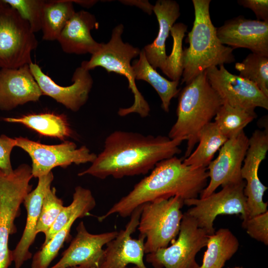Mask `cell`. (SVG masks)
<instances>
[{"label":"cell","instance_id":"cell-1","mask_svg":"<svg viewBox=\"0 0 268 268\" xmlns=\"http://www.w3.org/2000/svg\"><path fill=\"white\" fill-rule=\"evenodd\" d=\"M183 139L163 135H145L140 133L115 131L104 141L103 150L91 166L78 173L104 179L144 175L158 162L180 154Z\"/></svg>","mask_w":268,"mask_h":268},{"label":"cell","instance_id":"cell-2","mask_svg":"<svg viewBox=\"0 0 268 268\" xmlns=\"http://www.w3.org/2000/svg\"><path fill=\"white\" fill-rule=\"evenodd\" d=\"M208 179L206 168L186 165L176 156L163 160L98 220L103 221L115 214L130 216L139 206L158 199L178 196L184 201L197 198L207 186Z\"/></svg>","mask_w":268,"mask_h":268},{"label":"cell","instance_id":"cell-3","mask_svg":"<svg viewBox=\"0 0 268 268\" xmlns=\"http://www.w3.org/2000/svg\"><path fill=\"white\" fill-rule=\"evenodd\" d=\"M210 0H193L195 19L185 39L188 48L183 49L181 84L190 83L212 67L235 61L233 49L222 44L211 20Z\"/></svg>","mask_w":268,"mask_h":268},{"label":"cell","instance_id":"cell-4","mask_svg":"<svg viewBox=\"0 0 268 268\" xmlns=\"http://www.w3.org/2000/svg\"><path fill=\"white\" fill-rule=\"evenodd\" d=\"M222 104L221 99L208 82L205 71L180 91L177 120L168 137L187 141L184 159L194 150L200 131L211 122Z\"/></svg>","mask_w":268,"mask_h":268},{"label":"cell","instance_id":"cell-5","mask_svg":"<svg viewBox=\"0 0 268 268\" xmlns=\"http://www.w3.org/2000/svg\"><path fill=\"white\" fill-rule=\"evenodd\" d=\"M124 26L122 24L116 26L112 30L110 40L102 43L100 49L91 55L89 61H83L81 64L88 70L100 67L108 72H113L124 76L128 80L129 88L134 96V103L126 108H120L118 114L121 117L132 113H136L141 118L148 116L149 105L138 90L132 66L131 61L139 56L141 50L127 42H124L122 34Z\"/></svg>","mask_w":268,"mask_h":268},{"label":"cell","instance_id":"cell-6","mask_svg":"<svg viewBox=\"0 0 268 268\" xmlns=\"http://www.w3.org/2000/svg\"><path fill=\"white\" fill-rule=\"evenodd\" d=\"M32 177L31 167L26 164L10 174L0 169V268H8L13 262L8 239L17 231L14 221L20 215L25 197L32 191Z\"/></svg>","mask_w":268,"mask_h":268},{"label":"cell","instance_id":"cell-7","mask_svg":"<svg viewBox=\"0 0 268 268\" xmlns=\"http://www.w3.org/2000/svg\"><path fill=\"white\" fill-rule=\"evenodd\" d=\"M184 200L175 196L143 204L137 229L145 237V254L167 247L178 236Z\"/></svg>","mask_w":268,"mask_h":268},{"label":"cell","instance_id":"cell-8","mask_svg":"<svg viewBox=\"0 0 268 268\" xmlns=\"http://www.w3.org/2000/svg\"><path fill=\"white\" fill-rule=\"evenodd\" d=\"M38 42L28 22L0 0V67L16 68L32 63Z\"/></svg>","mask_w":268,"mask_h":268},{"label":"cell","instance_id":"cell-9","mask_svg":"<svg viewBox=\"0 0 268 268\" xmlns=\"http://www.w3.org/2000/svg\"><path fill=\"white\" fill-rule=\"evenodd\" d=\"M245 186L243 180L225 185L220 191L205 198L186 200L184 205L191 206L186 212L208 235L215 231L214 221L218 215L240 214L242 220L245 219L248 217V211Z\"/></svg>","mask_w":268,"mask_h":268},{"label":"cell","instance_id":"cell-10","mask_svg":"<svg viewBox=\"0 0 268 268\" xmlns=\"http://www.w3.org/2000/svg\"><path fill=\"white\" fill-rule=\"evenodd\" d=\"M207 233L195 220L183 213L178 238L170 246L147 254L146 261L154 268H199L196 255L206 247Z\"/></svg>","mask_w":268,"mask_h":268},{"label":"cell","instance_id":"cell-11","mask_svg":"<svg viewBox=\"0 0 268 268\" xmlns=\"http://www.w3.org/2000/svg\"><path fill=\"white\" fill-rule=\"evenodd\" d=\"M15 139L16 146L22 148L31 157L32 174L35 178L48 174L56 167L66 168L72 163H92L97 156L86 146L77 148L75 143L69 141L47 145L23 137Z\"/></svg>","mask_w":268,"mask_h":268},{"label":"cell","instance_id":"cell-12","mask_svg":"<svg viewBox=\"0 0 268 268\" xmlns=\"http://www.w3.org/2000/svg\"><path fill=\"white\" fill-rule=\"evenodd\" d=\"M211 86L222 103L247 110L257 107L268 109V97L251 81L229 72L224 65L205 70Z\"/></svg>","mask_w":268,"mask_h":268},{"label":"cell","instance_id":"cell-13","mask_svg":"<svg viewBox=\"0 0 268 268\" xmlns=\"http://www.w3.org/2000/svg\"><path fill=\"white\" fill-rule=\"evenodd\" d=\"M268 150V130H255L249 138V147L241 171V178L245 182L244 192L247 199V218L268 211V203L263 200L268 187L258 176L260 164L266 158Z\"/></svg>","mask_w":268,"mask_h":268},{"label":"cell","instance_id":"cell-14","mask_svg":"<svg viewBox=\"0 0 268 268\" xmlns=\"http://www.w3.org/2000/svg\"><path fill=\"white\" fill-rule=\"evenodd\" d=\"M248 147L249 138L244 131L227 140L206 168L210 180L200 194L201 198L209 196L220 186L243 180L241 171Z\"/></svg>","mask_w":268,"mask_h":268},{"label":"cell","instance_id":"cell-15","mask_svg":"<svg viewBox=\"0 0 268 268\" xmlns=\"http://www.w3.org/2000/svg\"><path fill=\"white\" fill-rule=\"evenodd\" d=\"M142 206L134 210L125 228L107 244L99 268H126L130 264L148 268L143 260L145 236L140 234L137 239L132 237L137 228Z\"/></svg>","mask_w":268,"mask_h":268},{"label":"cell","instance_id":"cell-16","mask_svg":"<svg viewBox=\"0 0 268 268\" xmlns=\"http://www.w3.org/2000/svg\"><path fill=\"white\" fill-rule=\"evenodd\" d=\"M76 234L60 260L49 268H69L83 266L99 268L104 249L103 247L117 236V231L100 234L89 233L83 221L76 228Z\"/></svg>","mask_w":268,"mask_h":268},{"label":"cell","instance_id":"cell-17","mask_svg":"<svg viewBox=\"0 0 268 268\" xmlns=\"http://www.w3.org/2000/svg\"><path fill=\"white\" fill-rule=\"evenodd\" d=\"M29 65L43 95L52 97L73 112L78 111L86 103L93 81L89 71L81 64L73 74V83L67 86L56 83L37 64L32 62Z\"/></svg>","mask_w":268,"mask_h":268},{"label":"cell","instance_id":"cell-18","mask_svg":"<svg viewBox=\"0 0 268 268\" xmlns=\"http://www.w3.org/2000/svg\"><path fill=\"white\" fill-rule=\"evenodd\" d=\"M216 33L221 43L233 50L244 48L268 57V21L240 15L225 21Z\"/></svg>","mask_w":268,"mask_h":268},{"label":"cell","instance_id":"cell-19","mask_svg":"<svg viewBox=\"0 0 268 268\" xmlns=\"http://www.w3.org/2000/svg\"><path fill=\"white\" fill-rule=\"evenodd\" d=\"M42 91L29 67L0 70V109L10 110L29 102L39 100Z\"/></svg>","mask_w":268,"mask_h":268},{"label":"cell","instance_id":"cell-20","mask_svg":"<svg viewBox=\"0 0 268 268\" xmlns=\"http://www.w3.org/2000/svg\"><path fill=\"white\" fill-rule=\"evenodd\" d=\"M53 179L52 171L39 177L37 187L24 198L23 203L27 211L26 224L20 240L11 250L14 268H21L25 262L32 258V254L29 249L37 234L36 226L44 196L47 190L51 188Z\"/></svg>","mask_w":268,"mask_h":268},{"label":"cell","instance_id":"cell-21","mask_svg":"<svg viewBox=\"0 0 268 268\" xmlns=\"http://www.w3.org/2000/svg\"><path fill=\"white\" fill-rule=\"evenodd\" d=\"M98 23L92 13L81 10L75 12L68 20L57 40L67 54L93 55L101 47L102 43L96 41L91 31L98 28Z\"/></svg>","mask_w":268,"mask_h":268},{"label":"cell","instance_id":"cell-22","mask_svg":"<svg viewBox=\"0 0 268 268\" xmlns=\"http://www.w3.org/2000/svg\"><path fill=\"white\" fill-rule=\"evenodd\" d=\"M153 12L156 16L159 30L152 43L143 48L149 64L155 69L163 72L168 56L166 52V42L171 29L180 15V6L173 0H158L153 5Z\"/></svg>","mask_w":268,"mask_h":268},{"label":"cell","instance_id":"cell-23","mask_svg":"<svg viewBox=\"0 0 268 268\" xmlns=\"http://www.w3.org/2000/svg\"><path fill=\"white\" fill-rule=\"evenodd\" d=\"M138 56V59L134 60L132 64L135 79L148 83L159 96L162 109L168 112L172 99L177 97L180 91L178 88L179 81L169 80L161 76L149 64L143 49Z\"/></svg>","mask_w":268,"mask_h":268},{"label":"cell","instance_id":"cell-24","mask_svg":"<svg viewBox=\"0 0 268 268\" xmlns=\"http://www.w3.org/2000/svg\"><path fill=\"white\" fill-rule=\"evenodd\" d=\"M201 265L199 268H222L237 252L239 242L228 228H220L208 235Z\"/></svg>","mask_w":268,"mask_h":268},{"label":"cell","instance_id":"cell-25","mask_svg":"<svg viewBox=\"0 0 268 268\" xmlns=\"http://www.w3.org/2000/svg\"><path fill=\"white\" fill-rule=\"evenodd\" d=\"M228 139L221 133L214 122H211L200 131L199 144L183 163L194 168H207L216 152Z\"/></svg>","mask_w":268,"mask_h":268},{"label":"cell","instance_id":"cell-26","mask_svg":"<svg viewBox=\"0 0 268 268\" xmlns=\"http://www.w3.org/2000/svg\"><path fill=\"white\" fill-rule=\"evenodd\" d=\"M9 123L22 124L42 135L64 140L72 134L66 117L54 113L29 114L18 118H5Z\"/></svg>","mask_w":268,"mask_h":268},{"label":"cell","instance_id":"cell-27","mask_svg":"<svg viewBox=\"0 0 268 268\" xmlns=\"http://www.w3.org/2000/svg\"><path fill=\"white\" fill-rule=\"evenodd\" d=\"M75 12L72 0H45L41 18L43 39L57 40L65 25Z\"/></svg>","mask_w":268,"mask_h":268},{"label":"cell","instance_id":"cell-28","mask_svg":"<svg viewBox=\"0 0 268 268\" xmlns=\"http://www.w3.org/2000/svg\"><path fill=\"white\" fill-rule=\"evenodd\" d=\"M95 206L96 201L91 191L81 186L76 187L71 203L63 207L52 227L45 234L42 246L47 243L71 219L74 217L81 218L88 215Z\"/></svg>","mask_w":268,"mask_h":268},{"label":"cell","instance_id":"cell-29","mask_svg":"<svg viewBox=\"0 0 268 268\" xmlns=\"http://www.w3.org/2000/svg\"><path fill=\"white\" fill-rule=\"evenodd\" d=\"M256 117L255 110L222 103L214 118V122L221 133L229 139L244 131V128Z\"/></svg>","mask_w":268,"mask_h":268},{"label":"cell","instance_id":"cell-30","mask_svg":"<svg viewBox=\"0 0 268 268\" xmlns=\"http://www.w3.org/2000/svg\"><path fill=\"white\" fill-rule=\"evenodd\" d=\"M235 68L239 72V76L256 84L268 97V56L252 53L242 62L236 63Z\"/></svg>","mask_w":268,"mask_h":268},{"label":"cell","instance_id":"cell-31","mask_svg":"<svg viewBox=\"0 0 268 268\" xmlns=\"http://www.w3.org/2000/svg\"><path fill=\"white\" fill-rule=\"evenodd\" d=\"M187 28V25L179 22L175 23L170 31L173 39L172 50L167 57L162 72L172 81H180L182 77L183 71V40Z\"/></svg>","mask_w":268,"mask_h":268},{"label":"cell","instance_id":"cell-32","mask_svg":"<svg viewBox=\"0 0 268 268\" xmlns=\"http://www.w3.org/2000/svg\"><path fill=\"white\" fill-rule=\"evenodd\" d=\"M63 200L56 195L55 188H49L44 196L36 226V233L45 234L52 227L64 206Z\"/></svg>","mask_w":268,"mask_h":268},{"label":"cell","instance_id":"cell-33","mask_svg":"<svg viewBox=\"0 0 268 268\" xmlns=\"http://www.w3.org/2000/svg\"><path fill=\"white\" fill-rule=\"evenodd\" d=\"M14 9L29 24L35 33L41 29V18L45 0H2Z\"/></svg>","mask_w":268,"mask_h":268},{"label":"cell","instance_id":"cell-34","mask_svg":"<svg viewBox=\"0 0 268 268\" xmlns=\"http://www.w3.org/2000/svg\"><path fill=\"white\" fill-rule=\"evenodd\" d=\"M242 220V227L251 238L268 245V211Z\"/></svg>","mask_w":268,"mask_h":268},{"label":"cell","instance_id":"cell-35","mask_svg":"<svg viewBox=\"0 0 268 268\" xmlns=\"http://www.w3.org/2000/svg\"><path fill=\"white\" fill-rule=\"evenodd\" d=\"M16 146V140L4 134L0 135V169L6 174L13 171L10 162V154Z\"/></svg>","mask_w":268,"mask_h":268},{"label":"cell","instance_id":"cell-36","mask_svg":"<svg viewBox=\"0 0 268 268\" xmlns=\"http://www.w3.org/2000/svg\"><path fill=\"white\" fill-rule=\"evenodd\" d=\"M237 3L244 7L251 9L257 20L268 21V0H238Z\"/></svg>","mask_w":268,"mask_h":268},{"label":"cell","instance_id":"cell-37","mask_svg":"<svg viewBox=\"0 0 268 268\" xmlns=\"http://www.w3.org/2000/svg\"><path fill=\"white\" fill-rule=\"evenodd\" d=\"M120 1L125 4L137 6L149 15H151L153 12V5L148 0H125Z\"/></svg>","mask_w":268,"mask_h":268},{"label":"cell","instance_id":"cell-38","mask_svg":"<svg viewBox=\"0 0 268 268\" xmlns=\"http://www.w3.org/2000/svg\"><path fill=\"white\" fill-rule=\"evenodd\" d=\"M73 3L75 2L80 5L85 7H90L94 5L96 2L97 0H72Z\"/></svg>","mask_w":268,"mask_h":268},{"label":"cell","instance_id":"cell-39","mask_svg":"<svg viewBox=\"0 0 268 268\" xmlns=\"http://www.w3.org/2000/svg\"><path fill=\"white\" fill-rule=\"evenodd\" d=\"M71 268H88L83 267V266H76V267H74Z\"/></svg>","mask_w":268,"mask_h":268},{"label":"cell","instance_id":"cell-40","mask_svg":"<svg viewBox=\"0 0 268 268\" xmlns=\"http://www.w3.org/2000/svg\"><path fill=\"white\" fill-rule=\"evenodd\" d=\"M126 268H138L137 267L134 266V267H127Z\"/></svg>","mask_w":268,"mask_h":268},{"label":"cell","instance_id":"cell-41","mask_svg":"<svg viewBox=\"0 0 268 268\" xmlns=\"http://www.w3.org/2000/svg\"><path fill=\"white\" fill-rule=\"evenodd\" d=\"M243 268L242 267H234V268Z\"/></svg>","mask_w":268,"mask_h":268},{"label":"cell","instance_id":"cell-42","mask_svg":"<svg viewBox=\"0 0 268 268\" xmlns=\"http://www.w3.org/2000/svg\"></svg>","mask_w":268,"mask_h":268}]
</instances>
